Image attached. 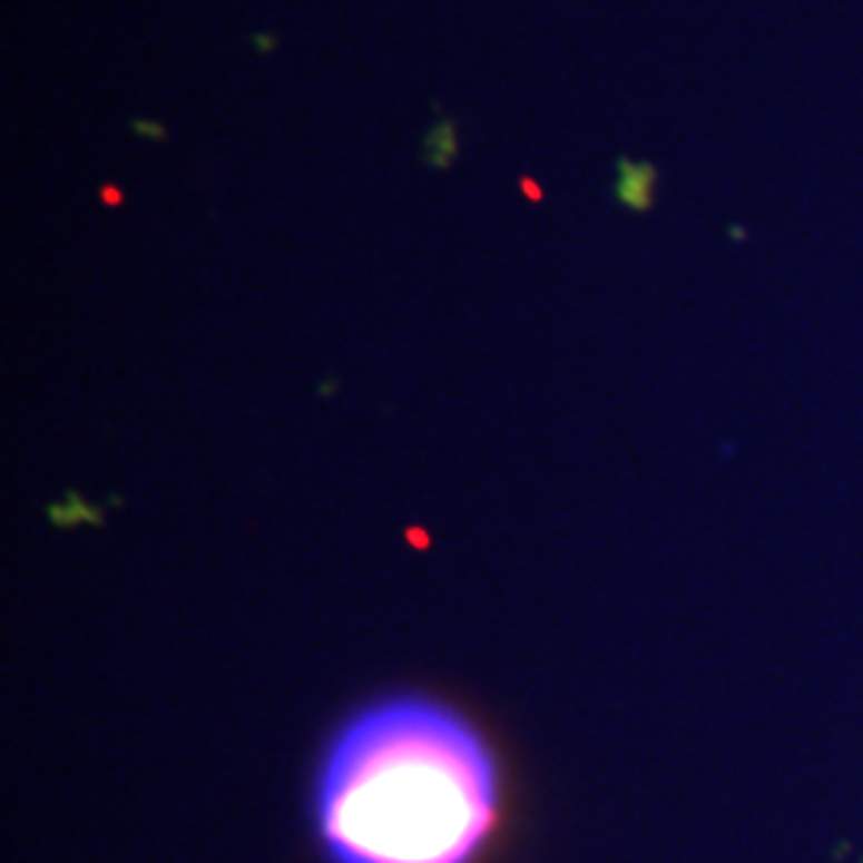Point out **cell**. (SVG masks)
<instances>
[{
  "mask_svg": "<svg viewBox=\"0 0 863 863\" xmlns=\"http://www.w3.org/2000/svg\"><path fill=\"white\" fill-rule=\"evenodd\" d=\"M493 818V758L435 700H377L326 748L317 828L333 863H470Z\"/></svg>",
  "mask_w": 863,
  "mask_h": 863,
  "instance_id": "obj_1",
  "label": "cell"
},
{
  "mask_svg": "<svg viewBox=\"0 0 863 863\" xmlns=\"http://www.w3.org/2000/svg\"><path fill=\"white\" fill-rule=\"evenodd\" d=\"M656 183L659 170L653 164H640L630 157H617L615 196L630 212H649L656 205Z\"/></svg>",
  "mask_w": 863,
  "mask_h": 863,
  "instance_id": "obj_2",
  "label": "cell"
},
{
  "mask_svg": "<svg viewBox=\"0 0 863 863\" xmlns=\"http://www.w3.org/2000/svg\"><path fill=\"white\" fill-rule=\"evenodd\" d=\"M422 160L435 170H448L458 160V125L454 119H439L422 138Z\"/></svg>",
  "mask_w": 863,
  "mask_h": 863,
  "instance_id": "obj_3",
  "label": "cell"
},
{
  "mask_svg": "<svg viewBox=\"0 0 863 863\" xmlns=\"http://www.w3.org/2000/svg\"><path fill=\"white\" fill-rule=\"evenodd\" d=\"M135 131H138V135H148V138H157V141H164V138H167V128H164V125L141 122V119L135 122Z\"/></svg>",
  "mask_w": 863,
  "mask_h": 863,
  "instance_id": "obj_4",
  "label": "cell"
},
{
  "mask_svg": "<svg viewBox=\"0 0 863 863\" xmlns=\"http://www.w3.org/2000/svg\"><path fill=\"white\" fill-rule=\"evenodd\" d=\"M518 189H521L524 196L531 198V202H541V198H543L541 186H538V183H535L531 176H521V179H518Z\"/></svg>",
  "mask_w": 863,
  "mask_h": 863,
  "instance_id": "obj_5",
  "label": "cell"
},
{
  "mask_svg": "<svg viewBox=\"0 0 863 863\" xmlns=\"http://www.w3.org/2000/svg\"><path fill=\"white\" fill-rule=\"evenodd\" d=\"M99 198H102V205H122V189L119 186H99Z\"/></svg>",
  "mask_w": 863,
  "mask_h": 863,
  "instance_id": "obj_6",
  "label": "cell"
}]
</instances>
